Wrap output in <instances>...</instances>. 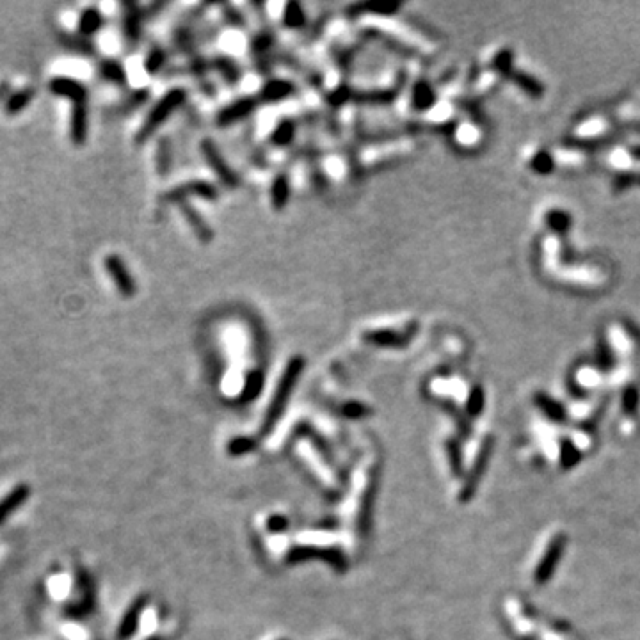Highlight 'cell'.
Segmentation results:
<instances>
[{
	"label": "cell",
	"instance_id": "1",
	"mask_svg": "<svg viewBox=\"0 0 640 640\" xmlns=\"http://www.w3.org/2000/svg\"><path fill=\"white\" fill-rule=\"evenodd\" d=\"M184 98H185V94H184V91H181V89L169 91V93H167L166 96H164L162 100H160L159 104L155 105L154 111L150 112V116H148L146 121L143 123V126H141L139 134H137V136H136L137 143H143V141L146 139V137H150L151 134H154L155 130H157L159 126L162 125V123L166 121V119L169 118L171 114H173L174 109L180 107V104H181V101H184Z\"/></svg>",
	"mask_w": 640,
	"mask_h": 640
},
{
	"label": "cell",
	"instance_id": "2",
	"mask_svg": "<svg viewBox=\"0 0 640 640\" xmlns=\"http://www.w3.org/2000/svg\"><path fill=\"white\" fill-rule=\"evenodd\" d=\"M105 269H107L109 276L114 281L116 289L119 290V294L125 297H130L136 294V281H134L132 274L126 271L125 264H123L121 258L118 254H109L105 258Z\"/></svg>",
	"mask_w": 640,
	"mask_h": 640
},
{
	"label": "cell",
	"instance_id": "3",
	"mask_svg": "<svg viewBox=\"0 0 640 640\" xmlns=\"http://www.w3.org/2000/svg\"><path fill=\"white\" fill-rule=\"evenodd\" d=\"M50 91L57 96H64L75 104H86L87 89L79 80L70 77H54L49 84Z\"/></svg>",
	"mask_w": 640,
	"mask_h": 640
},
{
	"label": "cell",
	"instance_id": "4",
	"mask_svg": "<svg viewBox=\"0 0 640 640\" xmlns=\"http://www.w3.org/2000/svg\"><path fill=\"white\" fill-rule=\"evenodd\" d=\"M203 154H205V157L209 160L210 166H212V169L216 171V174L224 181V184L230 185V187H235V185H237V176H235V173L230 169V166L224 162L223 155L219 154V150H217L210 141H205V144H203Z\"/></svg>",
	"mask_w": 640,
	"mask_h": 640
},
{
	"label": "cell",
	"instance_id": "5",
	"mask_svg": "<svg viewBox=\"0 0 640 640\" xmlns=\"http://www.w3.org/2000/svg\"><path fill=\"white\" fill-rule=\"evenodd\" d=\"M562 550H564V539H562V537H557V539L551 541V544H550V546H548L546 554H544L543 560H541L539 566H537V569H536V581H537V584H543V581H546L548 578H550V574L554 573L555 566H557L560 555H562Z\"/></svg>",
	"mask_w": 640,
	"mask_h": 640
},
{
	"label": "cell",
	"instance_id": "6",
	"mask_svg": "<svg viewBox=\"0 0 640 640\" xmlns=\"http://www.w3.org/2000/svg\"><path fill=\"white\" fill-rule=\"evenodd\" d=\"M70 137L77 146H82L87 139V107L86 104H75L71 109Z\"/></svg>",
	"mask_w": 640,
	"mask_h": 640
},
{
	"label": "cell",
	"instance_id": "7",
	"mask_svg": "<svg viewBox=\"0 0 640 640\" xmlns=\"http://www.w3.org/2000/svg\"><path fill=\"white\" fill-rule=\"evenodd\" d=\"M34 94L36 89L32 86H25L21 87V89H16L14 93H11L9 96L6 98V101H4V112H6L7 116H16L18 112H21L29 104H31Z\"/></svg>",
	"mask_w": 640,
	"mask_h": 640
},
{
	"label": "cell",
	"instance_id": "8",
	"mask_svg": "<svg viewBox=\"0 0 640 640\" xmlns=\"http://www.w3.org/2000/svg\"><path fill=\"white\" fill-rule=\"evenodd\" d=\"M181 216H184V219L191 224L196 237L205 240V242H209V240L212 239V230H210V226L205 223V219L192 209V206L181 205Z\"/></svg>",
	"mask_w": 640,
	"mask_h": 640
},
{
	"label": "cell",
	"instance_id": "9",
	"mask_svg": "<svg viewBox=\"0 0 640 640\" xmlns=\"http://www.w3.org/2000/svg\"><path fill=\"white\" fill-rule=\"evenodd\" d=\"M104 24V18H101V13L94 7H87V9L82 11L79 18V31L80 34L84 36H91L98 31Z\"/></svg>",
	"mask_w": 640,
	"mask_h": 640
},
{
	"label": "cell",
	"instance_id": "10",
	"mask_svg": "<svg viewBox=\"0 0 640 640\" xmlns=\"http://www.w3.org/2000/svg\"><path fill=\"white\" fill-rule=\"evenodd\" d=\"M253 107H254V101H251V100L237 101V104L230 105V107H226L223 112H221L219 121L223 123V125H226V123L237 121V119L244 118V116L249 114L251 109H253Z\"/></svg>",
	"mask_w": 640,
	"mask_h": 640
},
{
	"label": "cell",
	"instance_id": "11",
	"mask_svg": "<svg viewBox=\"0 0 640 640\" xmlns=\"http://www.w3.org/2000/svg\"><path fill=\"white\" fill-rule=\"evenodd\" d=\"M199 194V196H206V198H216V191L214 187H210L209 184H187V185H181L178 187L176 191L169 192V198H176V199H184L187 194Z\"/></svg>",
	"mask_w": 640,
	"mask_h": 640
},
{
	"label": "cell",
	"instance_id": "12",
	"mask_svg": "<svg viewBox=\"0 0 640 640\" xmlns=\"http://www.w3.org/2000/svg\"><path fill=\"white\" fill-rule=\"evenodd\" d=\"M289 199V180L285 176H279L272 185V203L276 209H281L286 205Z\"/></svg>",
	"mask_w": 640,
	"mask_h": 640
},
{
	"label": "cell",
	"instance_id": "13",
	"mask_svg": "<svg viewBox=\"0 0 640 640\" xmlns=\"http://www.w3.org/2000/svg\"><path fill=\"white\" fill-rule=\"evenodd\" d=\"M100 74H101V77H105L107 80H112V82H121V80L125 79L123 68L119 66L118 63H114V61H105V63H101Z\"/></svg>",
	"mask_w": 640,
	"mask_h": 640
},
{
	"label": "cell",
	"instance_id": "14",
	"mask_svg": "<svg viewBox=\"0 0 640 640\" xmlns=\"http://www.w3.org/2000/svg\"><path fill=\"white\" fill-rule=\"evenodd\" d=\"M265 93H267V98H271V100H279V98L285 96L286 93H290V84H286V82L269 84L267 89H265Z\"/></svg>",
	"mask_w": 640,
	"mask_h": 640
},
{
	"label": "cell",
	"instance_id": "15",
	"mask_svg": "<svg viewBox=\"0 0 640 640\" xmlns=\"http://www.w3.org/2000/svg\"><path fill=\"white\" fill-rule=\"evenodd\" d=\"M290 136H292V125H290V123H285V125L279 126L278 132L274 134V139L278 144H286Z\"/></svg>",
	"mask_w": 640,
	"mask_h": 640
},
{
	"label": "cell",
	"instance_id": "16",
	"mask_svg": "<svg viewBox=\"0 0 640 640\" xmlns=\"http://www.w3.org/2000/svg\"><path fill=\"white\" fill-rule=\"evenodd\" d=\"M7 91H9V82H6V80H4V82H0V101L6 98Z\"/></svg>",
	"mask_w": 640,
	"mask_h": 640
}]
</instances>
